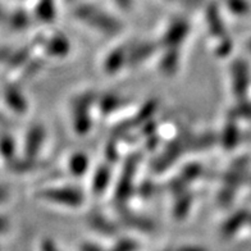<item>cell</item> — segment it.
Returning <instances> with one entry per match:
<instances>
[{"mask_svg": "<svg viewBox=\"0 0 251 251\" xmlns=\"http://www.w3.org/2000/svg\"><path fill=\"white\" fill-rule=\"evenodd\" d=\"M86 158L83 155H77L76 158H73V162H72V165H71V168H72V171L76 175H82L83 172H85V169H86Z\"/></svg>", "mask_w": 251, "mask_h": 251, "instance_id": "9", "label": "cell"}, {"mask_svg": "<svg viewBox=\"0 0 251 251\" xmlns=\"http://www.w3.org/2000/svg\"><path fill=\"white\" fill-rule=\"evenodd\" d=\"M167 1H175V0H167Z\"/></svg>", "mask_w": 251, "mask_h": 251, "instance_id": "17", "label": "cell"}, {"mask_svg": "<svg viewBox=\"0 0 251 251\" xmlns=\"http://www.w3.org/2000/svg\"><path fill=\"white\" fill-rule=\"evenodd\" d=\"M250 222V215L248 214L244 210H240L236 214L231 215L229 218L226 221V223L222 226L221 233L223 236V238H232L233 236L240 231V228L245 225V223H249Z\"/></svg>", "mask_w": 251, "mask_h": 251, "instance_id": "3", "label": "cell"}, {"mask_svg": "<svg viewBox=\"0 0 251 251\" xmlns=\"http://www.w3.org/2000/svg\"><path fill=\"white\" fill-rule=\"evenodd\" d=\"M201 1H202V0H185L186 7H188V8L199 7V5L201 4Z\"/></svg>", "mask_w": 251, "mask_h": 251, "instance_id": "15", "label": "cell"}, {"mask_svg": "<svg viewBox=\"0 0 251 251\" xmlns=\"http://www.w3.org/2000/svg\"><path fill=\"white\" fill-rule=\"evenodd\" d=\"M41 198L48 200L49 202L68 206V208H78L83 204V195L75 188L60 187V188H50L41 194Z\"/></svg>", "mask_w": 251, "mask_h": 251, "instance_id": "2", "label": "cell"}, {"mask_svg": "<svg viewBox=\"0 0 251 251\" xmlns=\"http://www.w3.org/2000/svg\"><path fill=\"white\" fill-rule=\"evenodd\" d=\"M226 4L232 13L240 16H246L250 13V4L248 3V0H226Z\"/></svg>", "mask_w": 251, "mask_h": 251, "instance_id": "5", "label": "cell"}, {"mask_svg": "<svg viewBox=\"0 0 251 251\" xmlns=\"http://www.w3.org/2000/svg\"><path fill=\"white\" fill-rule=\"evenodd\" d=\"M175 251H208V250H205V249L201 248V246H196V245H186V246H181V248H178Z\"/></svg>", "mask_w": 251, "mask_h": 251, "instance_id": "13", "label": "cell"}, {"mask_svg": "<svg viewBox=\"0 0 251 251\" xmlns=\"http://www.w3.org/2000/svg\"><path fill=\"white\" fill-rule=\"evenodd\" d=\"M249 49L251 50V41H250V43H249Z\"/></svg>", "mask_w": 251, "mask_h": 251, "instance_id": "16", "label": "cell"}, {"mask_svg": "<svg viewBox=\"0 0 251 251\" xmlns=\"http://www.w3.org/2000/svg\"><path fill=\"white\" fill-rule=\"evenodd\" d=\"M8 229H9V222H8V219L0 217V235L5 233Z\"/></svg>", "mask_w": 251, "mask_h": 251, "instance_id": "14", "label": "cell"}, {"mask_svg": "<svg viewBox=\"0 0 251 251\" xmlns=\"http://www.w3.org/2000/svg\"><path fill=\"white\" fill-rule=\"evenodd\" d=\"M187 24L183 22V21H178V22H175V24L171 26V28L168 30L167 35H165V40L167 43L169 44H176L179 43L182 40V36H185L186 31H187Z\"/></svg>", "mask_w": 251, "mask_h": 251, "instance_id": "4", "label": "cell"}, {"mask_svg": "<svg viewBox=\"0 0 251 251\" xmlns=\"http://www.w3.org/2000/svg\"><path fill=\"white\" fill-rule=\"evenodd\" d=\"M126 59L125 55V50H118V51H114L113 54H110L108 60L105 63L106 70L109 71L110 73H114L116 71H118V66H117V63L118 62H123Z\"/></svg>", "mask_w": 251, "mask_h": 251, "instance_id": "7", "label": "cell"}, {"mask_svg": "<svg viewBox=\"0 0 251 251\" xmlns=\"http://www.w3.org/2000/svg\"><path fill=\"white\" fill-rule=\"evenodd\" d=\"M75 16L83 24L89 25L95 30L106 35H114L121 31V24L116 18H113L105 10L99 9L95 5L82 4L75 10Z\"/></svg>", "mask_w": 251, "mask_h": 251, "instance_id": "1", "label": "cell"}, {"mask_svg": "<svg viewBox=\"0 0 251 251\" xmlns=\"http://www.w3.org/2000/svg\"><path fill=\"white\" fill-rule=\"evenodd\" d=\"M41 251H59V250H58V248H56L55 244H54L53 241L47 240V241H44L43 244H41Z\"/></svg>", "mask_w": 251, "mask_h": 251, "instance_id": "11", "label": "cell"}, {"mask_svg": "<svg viewBox=\"0 0 251 251\" xmlns=\"http://www.w3.org/2000/svg\"><path fill=\"white\" fill-rule=\"evenodd\" d=\"M137 248H139L137 242L133 241V240H129V238H126V240L117 242L110 250L106 251H136Z\"/></svg>", "mask_w": 251, "mask_h": 251, "instance_id": "8", "label": "cell"}, {"mask_svg": "<svg viewBox=\"0 0 251 251\" xmlns=\"http://www.w3.org/2000/svg\"><path fill=\"white\" fill-rule=\"evenodd\" d=\"M114 1L123 10H129L133 5V0H114Z\"/></svg>", "mask_w": 251, "mask_h": 251, "instance_id": "10", "label": "cell"}, {"mask_svg": "<svg viewBox=\"0 0 251 251\" xmlns=\"http://www.w3.org/2000/svg\"><path fill=\"white\" fill-rule=\"evenodd\" d=\"M79 251H104V250L95 244H82L81 245V248H79Z\"/></svg>", "mask_w": 251, "mask_h": 251, "instance_id": "12", "label": "cell"}, {"mask_svg": "<svg viewBox=\"0 0 251 251\" xmlns=\"http://www.w3.org/2000/svg\"><path fill=\"white\" fill-rule=\"evenodd\" d=\"M235 68V72L240 77V79L235 81V86L237 89L238 94L241 95V94H244L246 91V87H248V71H246V66H244L242 63L237 64Z\"/></svg>", "mask_w": 251, "mask_h": 251, "instance_id": "6", "label": "cell"}]
</instances>
